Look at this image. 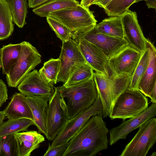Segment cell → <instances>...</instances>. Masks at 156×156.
Instances as JSON below:
<instances>
[{"mask_svg": "<svg viewBox=\"0 0 156 156\" xmlns=\"http://www.w3.org/2000/svg\"><path fill=\"white\" fill-rule=\"evenodd\" d=\"M103 107L98 94V97L89 108L74 117L68 119L64 127L53 140L51 146H56L69 141L85 125L92 116L102 115Z\"/></svg>", "mask_w": 156, "mask_h": 156, "instance_id": "ba28073f", "label": "cell"}, {"mask_svg": "<svg viewBox=\"0 0 156 156\" xmlns=\"http://www.w3.org/2000/svg\"><path fill=\"white\" fill-rule=\"evenodd\" d=\"M5 116V115L3 111H0V126L3 123L4 119Z\"/></svg>", "mask_w": 156, "mask_h": 156, "instance_id": "ab89813d", "label": "cell"}, {"mask_svg": "<svg viewBox=\"0 0 156 156\" xmlns=\"http://www.w3.org/2000/svg\"><path fill=\"white\" fill-rule=\"evenodd\" d=\"M112 0H97L93 5L95 4L99 7L104 8Z\"/></svg>", "mask_w": 156, "mask_h": 156, "instance_id": "d590c367", "label": "cell"}, {"mask_svg": "<svg viewBox=\"0 0 156 156\" xmlns=\"http://www.w3.org/2000/svg\"><path fill=\"white\" fill-rule=\"evenodd\" d=\"M94 73L92 68L87 62L81 64L75 68L63 85L68 87L80 83L92 77Z\"/></svg>", "mask_w": 156, "mask_h": 156, "instance_id": "484cf974", "label": "cell"}, {"mask_svg": "<svg viewBox=\"0 0 156 156\" xmlns=\"http://www.w3.org/2000/svg\"><path fill=\"white\" fill-rule=\"evenodd\" d=\"M22 49L17 62L6 74L7 83L11 87H16L26 76L41 63V55L30 43H21Z\"/></svg>", "mask_w": 156, "mask_h": 156, "instance_id": "5b68a950", "label": "cell"}, {"mask_svg": "<svg viewBox=\"0 0 156 156\" xmlns=\"http://www.w3.org/2000/svg\"><path fill=\"white\" fill-rule=\"evenodd\" d=\"M136 0H112L104 9L108 16L120 17L129 10Z\"/></svg>", "mask_w": 156, "mask_h": 156, "instance_id": "f1b7e54d", "label": "cell"}, {"mask_svg": "<svg viewBox=\"0 0 156 156\" xmlns=\"http://www.w3.org/2000/svg\"><path fill=\"white\" fill-rule=\"evenodd\" d=\"M8 119L28 118L34 122V118L26 96L21 93L13 95L11 101L3 110Z\"/></svg>", "mask_w": 156, "mask_h": 156, "instance_id": "d6986e66", "label": "cell"}, {"mask_svg": "<svg viewBox=\"0 0 156 156\" xmlns=\"http://www.w3.org/2000/svg\"><path fill=\"white\" fill-rule=\"evenodd\" d=\"M27 103L31 110L35 125L38 132L47 134V116L48 99L38 97L26 96Z\"/></svg>", "mask_w": 156, "mask_h": 156, "instance_id": "ffe728a7", "label": "cell"}, {"mask_svg": "<svg viewBox=\"0 0 156 156\" xmlns=\"http://www.w3.org/2000/svg\"><path fill=\"white\" fill-rule=\"evenodd\" d=\"M119 156H146L156 142V119L146 121Z\"/></svg>", "mask_w": 156, "mask_h": 156, "instance_id": "52a82bcc", "label": "cell"}, {"mask_svg": "<svg viewBox=\"0 0 156 156\" xmlns=\"http://www.w3.org/2000/svg\"><path fill=\"white\" fill-rule=\"evenodd\" d=\"M57 87L65 101L68 119L89 108L98 97L94 76L77 84Z\"/></svg>", "mask_w": 156, "mask_h": 156, "instance_id": "7a4b0ae2", "label": "cell"}, {"mask_svg": "<svg viewBox=\"0 0 156 156\" xmlns=\"http://www.w3.org/2000/svg\"><path fill=\"white\" fill-rule=\"evenodd\" d=\"M47 22L57 37L62 42H66L73 36L70 30L59 21L50 16L46 17Z\"/></svg>", "mask_w": 156, "mask_h": 156, "instance_id": "4dcf8cb0", "label": "cell"}, {"mask_svg": "<svg viewBox=\"0 0 156 156\" xmlns=\"http://www.w3.org/2000/svg\"><path fill=\"white\" fill-rule=\"evenodd\" d=\"M97 0H91L90 2V5H93V4Z\"/></svg>", "mask_w": 156, "mask_h": 156, "instance_id": "60d3db41", "label": "cell"}, {"mask_svg": "<svg viewBox=\"0 0 156 156\" xmlns=\"http://www.w3.org/2000/svg\"><path fill=\"white\" fill-rule=\"evenodd\" d=\"M69 144V141L52 146L49 144L47 150L44 156H63Z\"/></svg>", "mask_w": 156, "mask_h": 156, "instance_id": "d6a6232c", "label": "cell"}, {"mask_svg": "<svg viewBox=\"0 0 156 156\" xmlns=\"http://www.w3.org/2000/svg\"><path fill=\"white\" fill-rule=\"evenodd\" d=\"M109 132L102 115L91 116L69 141L63 156H94L108 148Z\"/></svg>", "mask_w": 156, "mask_h": 156, "instance_id": "6da1fadb", "label": "cell"}, {"mask_svg": "<svg viewBox=\"0 0 156 156\" xmlns=\"http://www.w3.org/2000/svg\"><path fill=\"white\" fill-rule=\"evenodd\" d=\"M49 16L66 26L72 33L73 40L93 28L97 22L88 8L80 4L53 12Z\"/></svg>", "mask_w": 156, "mask_h": 156, "instance_id": "3957f363", "label": "cell"}, {"mask_svg": "<svg viewBox=\"0 0 156 156\" xmlns=\"http://www.w3.org/2000/svg\"><path fill=\"white\" fill-rule=\"evenodd\" d=\"M78 44L79 49L87 63L94 71L107 74L108 58L97 46L82 38L74 40Z\"/></svg>", "mask_w": 156, "mask_h": 156, "instance_id": "2e32d148", "label": "cell"}, {"mask_svg": "<svg viewBox=\"0 0 156 156\" xmlns=\"http://www.w3.org/2000/svg\"><path fill=\"white\" fill-rule=\"evenodd\" d=\"M145 1L149 9H156V0H145Z\"/></svg>", "mask_w": 156, "mask_h": 156, "instance_id": "8d00e7d4", "label": "cell"}, {"mask_svg": "<svg viewBox=\"0 0 156 156\" xmlns=\"http://www.w3.org/2000/svg\"><path fill=\"white\" fill-rule=\"evenodd\" d=\"M94 76L98 94L103 107L102 116L105 118L109 116L114 103L124 86L122 76L103 74L94 72Z\"/></svg>", "mask_w": 156, "mask_h": 156, "instance_id": "8992f818", "label": "cell"}, {"mask_svg": "<svg viewBox=\"0 0 156 156\" xmlns=\"http://www.w3.org/2000/svg\"><path fill=\"white\" fill-rule=\"evenodd\" d=\"M59 59L51 58L44 62L39 72L47 81L52 84H56L59 71Z\"/></svg>", "mask_w": 156, "mask_h": 156, "instance_id": "f546056e", "label": "cell"}, {"mask_svg": "<svg viewBox=\"0 0 156 156\" xmlns=\"http://www.w3.org/2000/svg\"><path fill=\"white\" fill-rule=\"evenodd\" d=\"M90 30L95 33L124 38L120 17L111 16L105 18Z\"/></svg>", "mask_w": 156, "mask_h": 156, "instance_id": "7402d4cb", "label": "cell"}, {"mask_svg": "<svg viewBox=\"0 0 156 156\" xmlns=\"http://www.w3.org/2000/svg\"><path fill=\"white\" fill-rule=\"evenodd\" d=\"M1 68H2V66H1V62L0 61V69H1Z\"/></svg>", "mask_w": 156, "mask_h": 156, "instance_id": "ee69618b", "label": "cell"}, {"mask_svg": "<svg viewBox=\"0 0 156 156\" xmlns=\"http://www.w3.org/2000/svg\"><path fill=\"white\" fill-rule=\"evenodd\" d=\"M142 54L128 45L108 59L107 74L131 76Z\"/></svg>", "mask_w": 156, "mask_h": 156, "instance_id": "8fae6325", "label": "cell"}, {"mask_svg": "<svg viewBox=\"0 0 156 156\" xmlns=\"http://www.w3.org/2000/svg\"><path fill=\"white\" fill-rule=\"evenodd\" d=\"M80 4L76 0H49L34 8V13L41 17H47L50 14L67 8L75 7Z\"/></svg>", "mask_w": 156, "mask_h": 156, "instance_id": "603a6c76", "label": "cell"}, {"mask_svg": "<svg viewBox=\"0 0 156 156\" xmlns=\"http://www.w3.org/2000/svg\"><path fill=\"white\" fill-rule=\"evenodd\" d=\"M33 125L34 122L28 118L8 119L0 126V137L27 131L28 127Z\"/></svg>", "mask_w": 156, "mask_h": 156, "instance_id": "d4e9b609", "label": "cell"}, {"mask_svg": "<svg viewBox=\"0 0 156 156\" xmlns=\"http://www.w3.org/2000/svg\"><path fill=\"white\" fill-rule=\"evenodd\" d=\"M120 17L124 39L128 45L141 53L146 49L147 39L138 23L136 13L129 10Z\"/></svg>", "mask_w": 156, "mask_h": 156, "instance_id": "4fadbf2b", "label": "cell"}, {"mask_svg": "<svg viewBox=\"0 0 156 156\" xmlns=\"http://www.w3.org/2000/svg\"><path fill=\"white\" fill-rule=\"evenodd\" d=\"M145 0H136V1H135V3H137V2H138L140 1H145Z\"/></svg>", "mask_w": 156, "mask_h": 156, "instance_id": "b9f144b4", "label": "cell"}, {"mask_svg": "<svg viewBox=\"0 0 156 156\" xmlns=\"http://www.w3.org/2000/svg\"><path fill=\"white\" fill-rule=\"evenodd\" d=\"M149 60V51L147 48L142 53L139 61L131 76L129 88L138 90L139 82L148 66Z\"/></svg>", "mask_w": 156, "mask_h": 156, "instance_id": "83f0119b", "label": "cell"}, {"mask_svg": "<svg viewBox=\"0 0 156 156\" xmlns=\"http://www.w3.org/2000/svg\"><path fill=\"white\" fill-rule=\"evenodd\" d=\"M11 12L13 22L19 28L27 23L26 18L28 12L27 0H6Z\"/></svg>", "mask_w": 156, "mask_h": 156, "instance_id": "4316f807", "label": "cell"}, {"mask_svg": "<svg viewBox=\"0 0 156 156\" xmlns=\"http://www.w3.org/2000/svg\"><path fill=\"white\" fill-rule=\"evenodd\" d=\"M156 152H154L152 153V154L151 155V156H155L156 155Z\"/></svg>", "mask_w": 156, "mask_h": 156, "instance_id": "7bdbcfd3", "label": "cell"}, {"mask_svg": "<svg viewBox=\"0 0 156 156\" xmlns=\"http://www.w3.org/2000/svg\"><path fill=\"white\" fill-rule=\"evenodd\" d=\"M149 97L152 103H156V86L152 91Z\"/></svg>", "mask_w": 156, "mask_h": 156, "instance_id": "74e56055", "label": "cell"}, {"mask_svg": "<svg viewBox=\"0 0 156 156\" xmlns=\"http://www.w3.org/2000/svg\"><path fill=\"white\" fill-rule=\"evenodd\" d=\"M49 0H28V6L30 8H36Z\"/></svg>", "mask_w": 156, "mask_h": 156, "instance_id": "e575fe53", "label": "cell"}, {"mask_svg": "<svg viewBox=\"0 0 156 156\" xmlns=\"http://www.w3.org/2000/svg\"><path fill=\"white\" fill-rule=\"evenodd\" d=\"M59 58V68L57 83L61 82L65 83L76 66L87 62L79 49L78 44L71 38L62 42Z\"/></svg>", "mask_w": 156, "mask_h": 156, "instance_id": "30bf717a", "label": "cell"}, {"mask_svg": "<svg viewBox=\"0 0 156 156\" xmlns=\"http://www.w3.org/2000/svg\"><path fill=\"white\" fill-rule=\"evenodd\" d=\"M77 38L83 39L95 45L108 59L128 45L124 38L95 33L90 30L77 36L75 39Z\"/></svg>", "mask_w": 156, "mask_h": 156, "instance_id": "5bb4252c", "label": "cell"}, {"mask_svg": "<svg viewBox=\"0 0 156 156\" xmlns=\"http://www.w3.org/2000/svg\"><path fill=\"white\" fill-rule=\"evenodd\" d=\"M148 99L138 90L128 88L115 100L109 116L111 119L135 117L148 107Z\"/></svg>", "mask_w": 156, "mask_h": 156, "instance_id": "277c9868", "label": "cell"}, {"mask_svg": "<svg viewBox=\"0 0 156 156\" xmlns=\"http://www.w3.org/2000/svg\"><path fill=\"white\" fill-rule=\"evenodd\" d=\"M48 101L47 116V134L49 140H53L68 120L65 101L57 87Z\"/></svg>", "mask_w": 156, "mask_h": 156, "instance_id": "9c48e42d", "label": "cell"}, {"mask_svg": "<svg viewBox=\"0 0 156 156\" xmlns=\"http://www.w3.org/2000/svg\"><path fill=\"white\" fill-rule=\"evenodd\" d=\"M0 156H18L14 134L0 137Z\"/></svg>", "mask_w": 156, "mask_h": 156, "instance_id": "1f68e13d", "label": "cell"}, {"mask_svg": "<svg viewBox=\"0 0 156 156\" xmlns=\"http://www.w3.org/2000/svg\"><path fill=\"white\" fill-rule=\"evenodd\" d=\"M156 103H152L145 110L138 115L124 121L118 126L112 129L109 132V143L114 144L118 140L125 139L130 132L139 128L146 121L155 116Z\"/></svg>", "mask_w": 156, "mask_h": 156, "instance_id": "9a60e30c", "label": "cell"}, {"mask_svg": "<svg viewBox=\"0 0 156 156\" xmlns=\"http://www.w3.org/2000/svg\"><path fill=\"white\" fill-rule=\"evenodd\" d=\"M91 0H81L80 4L88 8L90 5Z\"/></svg>", "mask_w": 156, "mask_h": 156, "instance_id": "f35d334b", "label": "cell"}, {"mask_svg": "<svg viewBox=\"0 0 156 156\" xmlns=\"http://www.w3.org/2000/svg\"><path fill=\"white\" fill-rule=\"evenodd\" d=\"M53 84L46 80L36 69L29 73L18 86L26 96L38 97L50 100L55 91Z\"/></svg>", "mask_w": 156, "mask_h": 156, "instance_id": "7c38bea8", "label": "cell"}, {"mask_svg": "<svg viewBox=\"0 0 156 156\" xmlns=\"http://www.w3.org/2000/svg\"><path fill=\"white\" fill-rule=\"evenodd\" d=\"M12 15L6 0H0V40L8 38L13 33Z\"/></svg>", "mask_w": 156, "mask_h": 156, "instance_id": "cb8c5ba5", "label": "cell"}, {"mask_svg": "<svg viewBox=\"0 0 156 156\" xmlns=\"http://www.w3.org/2000/svg\"><path fill=\"white\" fill-rule=\"evenodd\" d=\"M16 142L18 156H29L40 144L45 140L44 136L37 131L32 130L14 134Z\"/></svg>", "mask_w": 156, "mask_h": 156, "instance_id": "ac0fdd59", "label": "cell"}, {"mask_svg": "<svg viewBox=\"0 0 156 156\" xmlns=\"http://www.w3.org/2000/svg\"><path fill=\"white\" fill-rule=\"evenodd\" d=\"M21 43L4 45L0 49L2 73L6 74L17 62L21 52Z\"/></svg>", "mask_w": 156, "mask_h": 156, "instance_id": "44dd1931", "label": "cell"}, {"mask_svg": "<svg viewBox=\"0 0 156 156\" xmlns=\"http://www.w3.org/2000/svg\"><path fill=\"white\" fill-rule=\"evenodd\" d=\"M7 91L5 83L0 79V108L8 98Z\"/></svg>", "mask_w": 156, "mask_h": 156, "instance_id": "836d02e7", "label": "cell"}, {"mask_svg": "<svg viewBox=\"0 0 156 156\" xmlns=\"http://www.w3.org/2000/svg\"><path fill=\"white\" fill-rule=\"evenodd\" d=\"M146 47L149 54V63L138 86V90L146 97H149L156 85V49L153 44L147 39Z\"/></svg>", "mask_w": 156, "mask_h": 156, "instance_id": "e0dca14e", "label": "cell"}]
</instances>
